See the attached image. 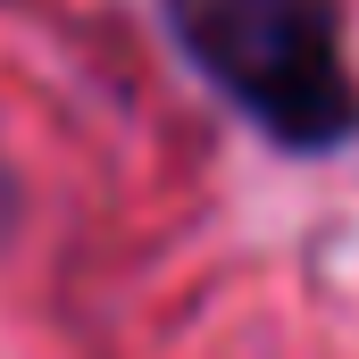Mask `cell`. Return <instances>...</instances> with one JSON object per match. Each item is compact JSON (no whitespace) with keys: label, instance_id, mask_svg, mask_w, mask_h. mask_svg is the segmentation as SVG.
<instances>
[{"label":"cell","instance_id":"1","mask_svg":"<svg viewBox=\"0 0 359 359\" xmlns=\"http://www.w3.org/2000/svg\"><path fill=\"white\" fill-rule=\"evenodd\" d=\"M176 50L284 151H343L359 84L334 0H159Z\"/></svg>","mask_w":359,"mask_h":359}]
</instances>
